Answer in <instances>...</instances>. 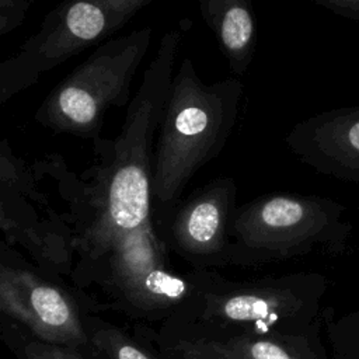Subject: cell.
I'll return each mask as SVG.
<instances>
[{
  "label": "cell",
  "mask_w": 359,
  "mask_h": 359,
  "mask_svg": "<svg viewBox=\"0 0 359 359\" xmlns=\"http://www.w3.org/2000/svg\"><path fill=\"white\" fill-rule=\"evenodd\" d=\"M182 31L163 34L139 88L128 105L115 139L94 144L97 163L76 177L63 157L48 154L38 171L57 181L69 213L74 247L118 231L136 229L151 217L154 135L158 130L174 77Z\"/></svg>",
  "instance_id": "6da1fadb"
},
{
  "label": "cell",
  "mask_w": 359,
  "mask_h": 359,
  "mask_svg": "<svg viewBox=\"0 0 359 359\" xmlns=\"http://www.w3.org/2000/svg\"><path fill=\"white\" fill-rule=\"evenodd\" d=\"M70 279L95 310H115L143 320H168L199 290L209 275H177L153 219L74 247Z\"/></svg>",
  "instance_id": "7a4b0ae2"
},
{
  "label": "cell",
  "mask_w": 359,
  "mask_h": 359,
  "mask_svg": "<svg viewBox=\"0 0 359 359\" xmlns=\"http://www.w3.org/2000/svg\"><path fill=\"white\" fill-rule=\"evenodd\" d=\"M243 91L236 77L205 83L194 62L182 59L154 149L151 198L160 210L178 202L192 177L222 153L237 123Z\"/></svg>",
  "instance_id": "3957f363"
},
{
  "label": "cell",
  "mask_w": 359,
  "mask_h": 359,
  "mask_svg": "<svg viewBox=\"0 0 359 359\" xmlns=\"http://www.w3.org/2000/svg\"><path fill=\"white\" fill-rule=\"evenodd\" d=\"M306 306L294 279L233 282L209 271L196 294L157 334L202 344L250 334H293L292 325Z\"/></svg>",
  "instance_id": "277c9868"
},
{
  "label": "cell",
  "mask_w": 359,
  "mask_h": 359,
  "mask_svg": "<svg viewBox=\"0 0 359 359\" xmlns=\"http://www.w3.org/2000/svg\"><path fill=\"white\" fill-rule=\"evenodd\" d=\"M153 29L143 27L98 45L62 79L34 114V121L53 133L101 139L105 112L126 105L132 80L143 62Z\"/></svg>",
  "instance_id": "5b68a950"
},
{
  "label": "cell",
  "mask_w": 359,
  "mask_h": 359,
  "mask_svg": "<svg viewBox=\"0 0 359 359\" xmlns=\"http://www.w3.org/2000/svg\"><path fill=\"white\" fill-rule=\"evenodd\" d=\"M154 0H63L38 31L0 63V104L35 86L39 77L86 49L107 42Z\"/></svg>",
  "instance_id": "8992f818"
},
{
  "label": "cell",
  "mask_w": 359,
  "mask_h": 359,
  "mask_svg": "<svg viewBox=\"0 0 359 359\" xmlns=\"http://www.w3.org/2000/svg\"><path fill=\"white\" fill-rule=\"evenodd\" d=\"M330 226L325 206L287 194H268L236 208L229 226L226 264H262L307 251Z\"/></svg>",
  "instance_id": "52a82bcc"
},
{
  "label": "cell",
  "mask_w": 359,
  "mask_h": 359,
  "mask_svg": "<svg viewBox=\"0 0 359 359\" xmlns=\"http://www.w3.org/2000/svg\"><path fill=\"white\" fill-rule=\"evenodd\" d=\"M3 243L0 310L32 339L73 348L91 356L86 314L74 296L56 280L20 264Z\"/></svg>",
  "instance_id": "ba28073f"
},
{
  "label": "cell",
  "mask_w": 359,
  "mask_h": 359,
  "mask_svg": "<svg viewBox=\"0 0 359 359\" xmlns=\"http://www.w3.org/2000/svg\"><path fill=\"white\" fill-rule=\"evenodd\" d=\"M236 196L237 184L233 177L210 180L187 199L160 210L156 229L165 245L196 269L224 265Z\"/></svg>",
  "instance_id": "9c48e42d"
},
{
  "label": "cell",
  "mask_w": 359,
  "mask_h": 359,
  "mask_svg": "<svg viewBox=\"0 0 359 359\" xmlns=\"http://www.w3.org/2000/svg\"><path fill=\"white\" fill-rule=\"evenodd\" d=\"M36 202L28 196L0 188V227L4 244H20L42 272L72 275L74 262L73 230L65 215L52 208L39 217Z\"/></svg>",
  "instance_id": "30bf717a"
},
{
  "label": "cell",
  "mask_w": 359,
  "mask_h": 359,
  "mask_svg": "<svg viewBox=\"0 0 359 359\" xmlns=\"http://www.w3.org/2000/svg\"><path fill=\"white\" fill-rule=\"evenodd\" d=\"M198 6L231 73L244 76L252 62L258 41L252 0H198Z\"/></svg>",
  "instance_id": "8fae6325"
},
{
  "label": "cell",
  "mask_w": 359,
  "mask_h": 359,
  "mask_svg": "<svg viewBox=\"0 0 359 359\" xmlns=\"http://www.w3.org/2000/svg\"><path fill=\"white\" fill-rule=\"evenodd\" d=\"M202 345L224 359H314L303 338L296 334L237 335Z\"/></svg>",
  "instance_id": "7c38bea8"
},
{
  "label": "cell",
  "mask_w": 359,
  "mask_h": 359,
  "mask_svg": "<svg viewBox=\"0 0 359 359\" xmlns=\"http://www.w3.org/2000/svg\"><path fill=\"white\" fill-rule=\"evenodd\" d=\"M93 359H163L157 351L139 344L122 328L86 314Z\"/></svg>",
  "instance_id": "4fadbf2b"
},
{
  "label": "cell",
  "mask_w": 359,
  "mask_h": 359,
  "mask_svg": "<svg viewBox=\"0 0 359 359\" xmlns=\"http://www.w3.org/2000/svg\"><path fill=\"white\" fill-rule=\"evenodd\" d=\"M157 352L163 359H224L210 348L187 339L170 338L157 334L154 337Z\"/></svg>",
  "instance_id": "5bb4252c"
},
{
  "label": "cell",
  "mask_w": 359,
  "mask_h": 359,
  "mask_svg": "<svg viewBox=\"0 0 359 359\" xmlns=\"http://www.w3.org/2000/svg\"><path fill=\"white\" fill-rule=\"evenodd\" d=\"M24 359H93L81 351L41 342L36 339H27L21 346Z\"/></svg>",
  "instance_id": "9a60e30c"
},
{
  "label": "cell",
  "mask_w": 359,
  "mask_h": 359,
  "mask_svg": "<svg viewBox=\"0 0 359 359\" xmlns=\"http://www.w3.org/2000/svg\"><path fill=\"white\" fill-rule=\"evenodd\" d=\"M31 0H0V36L17 29L25 20Z\"/></svg>",
  "instance_id": "2e32d148"
},
{
  "label": "cell",
  "mask_w": 359,
  "mask_h": 359,
  "mask_svg": "<svg viewBox=\"0 0 359 359\" xmlns=\"http://www.w3.org/2000/svg\"><path fill=\"white\" fill-rule=\"evenodd\" d=\"M323 1H325V3H328V4H338V3H341L342 0H323Z\"/></svg>",
  "instance_id": "e0dca14e"
}]
</instances>
